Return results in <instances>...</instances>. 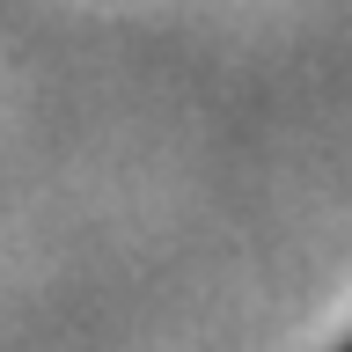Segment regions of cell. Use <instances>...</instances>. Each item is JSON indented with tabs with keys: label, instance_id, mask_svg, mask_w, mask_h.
I'll use <instances>...</instances> for the list:
<instances>
[{
	"label": "cell",
	"instance_id": "obj_1",
	"mask_svg": "<svg viewBox=\"0 0 352 352\" xmlns=\"http://www.w3.org/2000/svg\"><path fill=\"white\" fill-rule=\"evenodd\" d=\"M345 352H352V345H345Z\"/></svg>",
	"mask_w": 352,
	"mask_h": 352
}]
</instances>
